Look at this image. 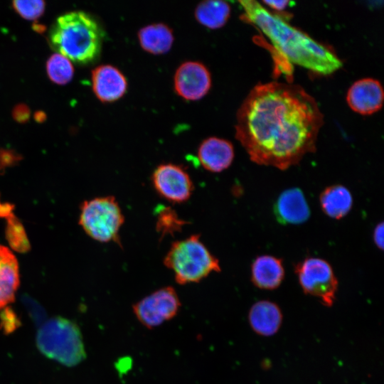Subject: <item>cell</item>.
Here are the masks:
<instances>
[{
  "mask_svg": "<svg viewBox=\"0 0 384 384\" xmlns=\"http://www.w3.org/2000/svg\"><path fill=\"white\" fill-rule=\"evenodd\" d=\"M323 122L316 102L302 87L260 83L238 111L235 137L253 162L286 170L315 151Z\"/></svg>",
  "mask_w": 384,
  "mask_h": 384,
  "instance_id": "obj_1",
  "label": "cell"
},
{
  "mask_svg": "<svg viewBox=\"0 0 384 384\" xmlns=\"http://www.w3.org/2000/svg\"><path fill=\"white\" fill-rule=\"evenodd\" d=\"M239 3L244 11L243 18L260 28L288 63L323 75H331L342 67V61L331 49L257 1L247 0Z\"/></svg>",
  "mask_w": 384,
  "mask_h": 384,
  "instance_id": "obj_2",
  "label": "cell"
},
{
  "mask_svg": "<svg viewBox=\"0 0 384 384\" xmlns=\"http://www.w3.org/2000/svg\"><path fill=\"white\" fill-rule=\"evenodd\" d=\"M49 37L54 49L76 63H89L100 50L101 30L96 21L83 11L59 16Z\"/></svg>",
  "mask_w": 384,
  "mask_h": 384,
  "instance_id": "obj_3",
  "label": "cell"
},
{
  "mask_svg": "<svg viewBox=\"0 0 384 384\" xmlns=\"http://www.w3.org/2000/svg\"><path fill=\"white\" fill-rule=\"evenodd\" d=\"M164 264L173 271L179 284L198 282L212 272L220 271L219 260L201 240L199 235L174 242Z\"/></svg>",
  "mask_w": 384,
  "mask_h": 384,
  "instance_id": "obj_4",
  "label": "cell"
},
{
  "mask_svg": "<svg viewBox=\"0 0 384 384\" xmlns=\"http://www.w3.org/2000/svg\"><path fill=\"white\" fill-rule=\"evenodd\" d=\"M36 346L46 357L68 367L86 358L80 328L74 321L61 316L53 317L40 327Z\"/></svg>",
  "mask_w": 384,
  "mask_h": 384,
  "instance_id": "obj_5",
  "label": "cell"
},
{
  "mask_svg": "<svg viewBox=\"0 0 384 384\" xmlns=\"http://www.w3.org/2000/svg\"><path fill=\"white\" fill-rule=\"evenodd\" d=\"M124 216L112 196L85 201L80 208L79 224L91 238L100 242H119V230Z\"/></svg>",
  "mask_w": 384,
  "mask_h": 384,
  "instance_id": "obj_6",
  "label": "cell"
},
{
  "mask_svg": "<svg viewBox=\"0 0 384 384\" xmlns=\"http://www.w3.org/2000/svg\"><path fill=\"white\" fill-rule=\"evenodd\" d=\"M294 272L305 294L318 298L325 306L333 305L338 289V279L326 260L306 257L295 265Z\"/></svg>",
  "mask_w": 384,
  "mask_h": 384,
  "instance_id": "obj_7",
  "label": "cell"
},
{
  "mask_svg": "<svg viewBox=\"0 0 384 384\" xmlns=\"http://www.w3.org/2000/svg\"><path fill=\"white\" fill-rule=\"evenodd\" d=\"M180 306L181 302L175 289L164 287L134 304L133 311L142 325L153 329L174 318Z\"/></svg>",
  "mask_w": 384,
  "mask_h": 384,
  "instance_id": "obj_8",
  "label": "cell"
},
{
  "mask_svg": "<svg viewBox=\"0 0 384 384\" xmlns=\"http://www.w3.org/2000/svg\"><path fill=\"white\" fill-rule=\"evenodd\" d=\"M151 183L156 193L163 198L181 203L191 196L194 186L183 167L175 164L159 165L151 174Z\"/></svg>",
  "mask_w": 384,
  "mask_h": 384,
  "instance_id": "obj_9",
  "label": "cell"
},
{
  "mask_svg": "<svg viewBox=\"0 0 384 384\" xmlns=\"http://www.w3.org/2000/svg\"><path fill=\"white\" fill-rule=\"evenodd\" d=\"M176 94L186 100H198L203 97L211 87V75L203 63L186 61L176 70L174 78Z\"/></svg>",
  "mask_w": 384,
  "mask_h": 384,
  "instance_id": "obj_10",
  "label": "cell"
},
{
  "mask_svg": "<svg viewBox=\"0 0 384 384\" xmlns=\"http://www.w3.org/2000/svg\"><path fill=\"white\" fill-rule=\"evenodd\" d=\"M384 92L379 81L364 78L355 82L349 88L346 100L354 112L363 115L372 114L383 106Z\"/></svg>",
  "mask_w": 384,
  "mask_h": 384,
  "instance_id": "obj_11",
  "label": "cell"
},
{
  "mask_svg": "<svg viewBox=\"0 0 384 384\" xmlns=\"http://www.w3.org/2000/svg\"><path fill=\"white\" fill-rule=\"evenodd\" d=\"M92 90L102 102H112L120 99L127 90L124 75L112 65L97 66L92 72Z\"/></svg>",
  "mask_w": 384,
  "mask_h": 384,
  "instance_id": "obj_12",
  "label": "cell"
},
{
  "mask_svg": "<svg viewBox=\"0 0 384 384\" xmlns=\"http://www.w3.org/2000/svg\"><path fill=\"white\" fill-rule=\"evenodd\" d=\"M274 213L281 224L299 225L310 216V208L302 191L299 188L284 190L274 205Z\"/></svg>",
  "mask_w": 384,
  "mask_h": 384,
  "instance_id": "obj_13",
  "label": "cell"
},
{
  "mask_svg": "<svg viewBox=\"0 0 384 384\" xmlns=\"http://www.w3.org/2000/svg\"><path fill=\"white\" fill-rule=\"evenodd\" d=\"M197 154L201 166L206 170L219 173L231 165L234 159V149L229 141L211 137L201 143Z\"/></svg>",
  "mask_w": 384,
  "mask_h": 384,
  "instance_id": "obj_14",
  "label": "cell"
},
{
  "mask_svg": "<svg viewBox=\"0 0 384 384\" xmlns=\"http://www.w3.org/2000/svg\"><path fill=\"white\" fill-rule=\"evenodd\" d=\"M284 278L281 259L263 255L254 259L251 265V280L255 286L266 290L277 288Z\"/></svg>",
  "mask_w": 384,
  "mask_h": 384,
  "instance_id": "obj_15",
  "label": "cell"
},
{
  "mask_svg": "<svg viewBox=\"0 0 384 384\" xmlns=\"http://www.w3.org/2000/svg\"><path fill=\"white\" fill-rule=\"evenodd\" d=\"M250 326L261 336H272L279 329L282 321V314L275 303L262 300L255 302L248 314Z\"/></svg>",
  "mask_w": 384,
  "mask_h": 384,
  "instance_id": "obj_16",
  "label": "cell"
},
{
  "mask_svg": "<svg viewBox=\"0 0 384 384\" xmlns=\"http://www.w3.org/2000/svg\"><path fill=\"white\" fill-rule=\"evenodd\" d=\"M19 283L16 257L8 247L0 245V309L14 302Z\"/></svg>",
  "mask_w": 384,
  "mask_h": 384,
  "instance_id": "obj_17",
  "label": "cell"
},
{
  "mask_svg": "<svg viewBox=\"0 0 384 384\" xmlns=\"http://www.w3.org/2000/svg\"><path fill=\"white\" fill-rule=\"evenodd\" d=\"M323 212L329 218L339 220L345 217L353 206V196L344 186L334 184L325 188L319 196Z\"/></svg>",
  "mask_w": 384,
  "mask_h": 384,
  "instance_id": "obj_18",
  "label": "cell"
},
{
  "mask_svg": "<svg viewBox=\"0 0 384 384\" xmlns=\"http://www.w3.org/2000/svg\"><path fill=\"white\" fill-rule=\"evenodd\" d=\"M141 47L146 52L159 55L167 53L174 43L171 28L161 23H153L142 28L138 32Z\"/></svg>",
  "mask_w": 384,
  "mask_h": 384,
  "instance_id": "obj_19",
  "label": "cell"
},
{
  "mask_svg": "<svg viewBox=\"0 0 384 384\" xmlns=\"http://www.w3.org/2000/svg\"><path fill=\"white\" fill-rule=\"evenodd\" d=\"M230 14V5L223 1H205L201 2L195 10L197 21L210 29L223 27L228 21Z\"/></svg>",
  "mask_w": 384,
  "mask_h": 384,
  "instance_id": "obj_20",
  "label": "cell"
},
{
  "mask_svg": "<svg viewBox=\"0 0 384 384\" xmlns=\"http://www.w3.org/2000/svg\"><path fill=\"white\" fill-rule=\"evenodd\" d=\"M46 70L50 80L58 85L68 83L74 73L70 60L60 53H54L48 58Z\"/></svg>",
  "mask_w": 384,
  "mask_h": 384,
  "instance_id": "obj_21",
  "label": "cell"
},
{
  "mask_svg": "<svg viewBox=\"0 0 384 384\" xmlns=\"http://www.w3.org/2000/svg\"><path fill=\"white\" fill-rule=\"evenodd\" d=\"M186 223L171 208L161 206L157 208L156 229L161 238L181 232Z\"/></svg>",
  "mask_w": 384,
  "mask_h": 384,
  "instance_id": "obj_22",
  "label": "cell"
},
{
  "mask_svg": "<svg viewBox=\"0 0 384 384\" xmlns=\"http://www.w3.org/2000/svg\"><path fill=\"white\" fill-rule=\"evenodd\" d=\"M6 219L7 220L6 237L11 247L20 252H26L29 250L30 243L21 223L14 214Z\"/></svg>",
  "mask_w": 384,
  "mask_h": 384,
  "instance_id": "obj_23",
  "label": "cell"
},
{
  "mask_svg": "<svg viewBox=\"0 0 384 384\" xmlns=\"http://www.w3.org/2000/svg\"><path fill=\"white\" fill-rule=\"evenodd\" d=\"M13 7L21 17L33 20L43 14L45 2L41 0L14 1Z\"/></svg>",
  "mask_w": 384,
  "mask_h": 384,
  "instance_id": "obj_24",
  "label": "cell"
},
{
  "mask_svg": "<svg viewBox=\"0 0 384 384\" xmlns=\"http://www.w3.org/2000/svg\"><path fill=\"white\" fill-rule=\"evenodd\" d=\"M0 320L1 328L6 334L13 332L20 324L16 314L10 308L4 309L0 316Z\"/></svg>",
  "mask_w": 384,
  "mask_h": 384,
  "instance_id": "obj_25",
  "label": "cell"
},
{
  "mask_svg": "<svg viewBox=\"0 0 384 384\" xmlns=\"http://www.w3.org/2000/svg\"><path fill=\"white\" fill-rule=\"evenodd\" d=\"M383 222L378 223L373 230V239L374 244L380 250H383Z\"/></svg>",
  "mask_w": 384,
  "mask_h": 384,
  "instance_id": "obj_26",
  "label": "cell"
},
{
  "mask_svg": "<svg viewBox=\"0 0 384 384\" xmlns=\"http://www.w3.org/2000/svg\"><path fill=\"white\" fill-rule=\"evenodd\" d=\"M15 119L20 122H25L29 117V110L23 105H19L14 110Z\"/></svg>",
  "mask_w": 384,
  "mask_h": 384,
  "instance_id": "obj_27",
  "label": "cell"
},
{
  "mask_svg": "<svg viewBox=\"0 0 384 384\" xmlns=\"http://www.w3.org/2000/svg\"><path fill=\"white\" fill-rule=\"evenodd\" d=\"M263 3L275 11H283L289 3V1H263Z\"/></svg>",
  "mask_w": 384,
  "mask_h": 384,
  "instance_id": "obj_28",
  "label": "cell"
},
{
  "mask_svg": "<svg viewBox=\"0 0 384 384\" xmlns=\"http://www.w3.org/2000/svg\"><path fill=\"white\" fill-rule=\"evenodd\" d=\"M14 206L8 203H2L0 201V218H8L13 213Z\"/></svg>",
  "mask_w": 384,
  "mask_h": 384,
  "instance_id": "obj_29",
  "label": "cell"
},
{
  "mask_svg": "<svg viewBox=\"0 0 384 384\" xmlns=\"http://www.w3.org/2000/svg\"><path fill=\"white\" fill-rule=\"evenodd\" d=\"M44 115H45V114H43L42 112L38 113V114H36V119L38 120H38L42 121V120L44 119V118H43V116H44Z\"/></svg>",
  "mask_w": 384,
  "mask_h": 384,
  "instance_id": "obj_30",
  "label": "cell"
}]
</instances>
